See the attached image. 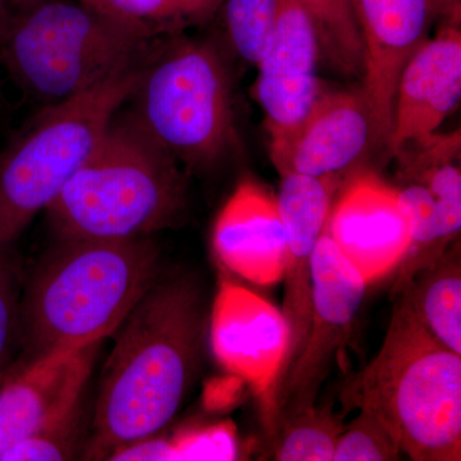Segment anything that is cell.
Returning a JSON list of instances; mask_svg holds the SVG:
<instances>
[{"label": "cell", "mask_w": 461, "mask_h": 461, "mask_svg": "<svg viewBox=\"0 0 461 461\" xmlns=\"http://www.w3.org/2000/svg\"><path fill=\"white\" fill-rule=\"evenodd\" d=\"M320 41L300 0H280L268 48L251 89L264 113L269 142L302 123L323 91L317 76Z\"/></svg>", "instance_id": "30bf717a"}, {"label": "cell", "mask_w": 461, "mask_h": 461, "mask_svg": "<svg viewBox=\"0 0 461 461\" xmlns=\"http://www.w3.org/2000/svg\"><path fill=\"white\" fill-rule=\"evenodd\" d=\"M313 21L321 53L346 76L364 74V47L353 0H300Z\"/></svg>", "instance_id": "ffe728a7"}, {"label": "cell", "mask_w": 461, "mask_h": 461, "mask_svg": "<svg viewBox=\"0 0 461 461\" xmlns=\"http://www.w3.org/2000/svg\"><path fill=\"white\" fill-rule=\"evenodd\" d=\"M144 58L74 98L41 108L3 149L0 247H14L89 159L130 99Z\"/></svg>", "instance_id": "52a82bcc"}, {"label": "cell", "mask_w": 461, "mask_h": 461, "mask_svg": "<svg viewBox=\"0 0 461 461\" xmlns=\"http://www.w3.org/2000/svg\"><path fill=\"white\" fill-rule=\"evenodd\" d=\"M153 41L80 0H18L0 29V60L44 108L139 62Z\"/></svg>", "instance_id": "5b68a950"}, {"label": "cell", "mask_w": 461, "mask_h": 461, "mask_svg": "<svg viewBox=\"0 0 461 461\" xmlns=\"http://www.w3.org/2000/svg\"><path fill=\"white\" fill-rule=\"evenodd\" d=\"M344 429L330 408L311 409L286 421L273 436V459L332 461L336 442Z\"/></svg>", "instance_id": "44dd1931"}, {"label": "cell", "mask_w": 461, "mask_h": 461, "mask_svg": "<svg viewBox=\"0 0 461 461\" xmlns=\"http://www.w3.org/2000/svg\"><path fill=\"white\" fill-rule=\"evenodd\" d=\"M346 402L372 414L409 459L461 460V355L437 342L399 300Z\"/></svg>", "instance_id": "277c9868"}, {"label": "cell", "mask_w": 461, "mask_h": 461, "mask_svg": "<svg viewBox=\"0 0 461 461\" xmlns=\"http://www.w3.org/2000/svg\"><path fill=\"white\" fill-rule=\"evenodd\" d=\"M160 275L151 238L60 239L23 293L21 366L103 342Z\"/></svg>", "instance_id": "7a4b0ae2"}, {"label": "cell", "mask_w": 461, "mask_h": 461, "mask_svg": "<svg viewBox=\"0 0 461 461\" xmlns=\"http://www.w3.org/2000/svg\"><path fill=\"white\" fill-rule=\"evenodd\" d=\"M460 21H446L403 67L397 83L390 157L433 135L461 98Z\"/></svg>", "instance_id": "9a60e30c"}, {"label": "cell", "mask_w": 461, "mask_h": 461, "mask_svg": "<svg viewBox=\"0 0 461 461\" xmlns=\"http://www.w3.org/2000/svg\"><path fill=\"white\" fill-rule=\"evenodd\" d=\"M206 323L200 282L187 272L160 275L114 332L85 459L108 460L171 423L198 377Z\"/></svg>", "instance_id": "6da1fadb"}, {"label": "cell", "mask_w": 461, "mask_h": 461, "mask_svg": "<svg viewBox=\"0 0 461 461\" xmlns=\"http://www.w3.org/2000/svg\"><path fill=\"white\" fill-rule=\"evenodd\" d=\"M186 176L129 113H117L89 159L47 208L59 239L150 238L186 208Z\"/></svg>", "instance_id": "3957f363"}, {"label": "cell", "mask_w": 461, "mask_h": 461, "mask_svg": "<svg viewBox=\"0 0 461 461\" xmlns=\"http://www.w3.org/2000/svg\"><path fill=\"white\" fill-rule=\"evenodd\" d=\"M460 5L461 0H432L436 16H442L446 21H460Z\"/></svg>", "instance_id": "4316f807"}, {"label": "cell", "mask_w": 461, "mask_h": 461, "mask_svg": "<svg viewBox=\"0 0 461 461\" xmlns=\"http://www.w3.org/2000/svg\"><path fill=\"white\" fill-rule=\"evenodd\" d=\"M375 141L377 130L362 89H323L302 123L269 145L280 175L346 178Z\"/></svg>", "instance_id": "8fae6325"}, {"label": "cell", "mask_w": 461, "mask_h": 461, "mask_svg": "<svg viewBox=\"0 0 461 461\" xmlns=\"http://www.w3.org/2000/svg\"><path fill=\"white\" fill-rule=\"evenodd\" d=\"M366 284L324 227L312 260V318L302 353L262 408L269 439L286 421L317 406L318 395L350 339Z\"/></svg>", "instance_id": "ba28073f"}, {"label": "cell", "mask_w": 461, "mask_h": 461, "mask_svg": "<svg viewBox=\"0 0 461 461\" xmlns=\"http://www.w3.org/2000/svg\"><path fill=\"white\" fill-rule=\"evenodd\" d=\"M280 0H224V27L230 47L245 62L257 66L271 41Z\"/></svg>", "instance_id": "7402d4cb"}, {"label": "cell", "mask_w": 461, "mask_h": 461, "mask_svg": "<svg viewBox=\"0 0 461 461\" xmlns=\"http://www.w3.org/2000/svg\"><path fill=\"white\" fill-rule=\"evenodd\" d=\"M402 455L384 427L368 411H359L339 433L332 461H393Z\"/></svg>", "instance_id": "cb8c5ba5"}, {"label": "cell", "mask_w": 461, "mask_h": 461, "mask_svg": "<svg viewBox=\"0 0 461 461\" xmlns=\"http://www.w3.org/2000/svg\"><path fill=\"white\" fill-rule=\"evenodd\" d=\"M281 176L278 211L286 230L284 303L281 314L287 329L286 353L280 375L266 402L302 353L312 318V260L323 233L341 177H312L300 173Z\"/></svg>", "instance_id": "7c38bea8"}, {"label": "cell", "mask_w": 461, "mask_h": 461, "mask_svg": "<svg viewBox=\"0 0 461 461\" xmlns=\"http://www.w3.org/2000/svg\"><path fill=\"white\" fill-rule=\"evenodd\" d=\"M395 300L437 342L461 355L460 240L433 266L418 273Z\"/></svg>", "instance_id": "ac0fdd59"}, {"label": "cell", "mask_w": 461, "mask_h": 461, "mask_svg": "<svg viewBox=\"0 0 461 461\" xmlns=\"http://www.w3.org/2000/svg\"><path fill=\"white\" fill-rule=\"evenodd\" d=\"M218 259L240 277L268 286L282 281L287 239L277 200L259 182H240L213 229Z\"/></svg>", "instance_id": "e0dca14e"}, {"label": "cell", "mask_w": 461, "mask_h": 461, "mask_svg": "<svg viewBox=\"0 0 461 461\" xmlns=\"http://www.w3.org/2000/svg\"><path fill=\"white\" fill-rule=\"evenodd\" d=\"M23 272L12 247H0V373L7 371L9 355L20 338Z\"/></svg>", "instance_id": "d4e9b609"}, {"label": "cell", "mask_w": 461, "mask_h": 461, "mask_svg": "<svg viewBox=\"0 0 461 461\" xmlns=\"http://www.w3.org/2000/svg\"><path fill=\"white\" fill-rule=\"evenodd\" d=\"M12 366H9L7 371L0 373V384H2L3 381H5V377L9 375V372H11Z\"/></svg>", "instance_id": "f1b7e54d"}, {"label": "cell", "mask_w": 461, "mask_h": 461, "mask_svg": "<svg viewBox=\"0 0 461 461\" xmlns=\"http://www.w3.org/2000/svg\"><path fill=\"white\" fill-rule=\"evenodd\" d=\"M100 344L45 362L12 366L0 384V459L83 399Z\"/></svg>", "instance_id": "2e32d148"}, {"label": "cell", "mask_w": 461, "mask_h": 461, "mask_svg": "<svg viewBox=\"0 0 461 461\" xmlns=\"http://www.w3.org/2000/svg\"><path fill=\"white\" fill-rule=\"evenodd\" d=\"M83 400L48 421L35 435L9 448L0 461L71 460L80 438Z\"/></svg>", "instance_id": "603a6c76"}, {"label": "cell", "mask_w": 461, "mask_h": 461, "mask_svg": "<svg viewBox=\"0 0 461 461\" xmlns=\"http://www.w3.org/2000/svg\"><path fill=\"white\" fill-rule=\"evenodd\" d=\"M218 362L239 375L263 402L280 375L287 329L276 306L248 288L223 281L211 320Z\"/></svg>", "instance_id": "5bb4252c"}, {"label": "cell", "mask_w": 461, "mask_h": 461, "mask_svg": "<svg viewBox=\"0 0 461 461\" xmlns=\"http://www.w3.org/2000/svg\"><path fill=\"white\" fill-rule=\"evenodd\" d=\"M168 439L171 460H238L241 455L230 423L186 429Z\"/></svg>", "instance_id": "484cf974"}, {"label": "cell", "mask_w": 461, "mask_h": 461, "mask_svg": "<svg viewBox=\"0 0 461 461\" xmlns=\"http://www.w3.org/2000/svg\"><path fill=\"white\" fill-rule=\"evenodd\" d=\"M326 230L368 285L395 272L411 244L397 187L363 167L342 182Z\"/></svg>", "instance_id": "9c48e42d"}, {"label": "cell", "mask_w": 461, "mask_h": 461, "mask_svg": "<svg viewBox=\"0 0 461 461\" xmlns=\"http://www.w3.org/2000/svg\"><path fill=\"white\" fill-rule=\"evenodd\" d=\"M148 41L208 25L224 0H80Z\"/></svg>", "instance_id": "d6986e66"}, {"label": "cell", "mask_w": 461, "mask_h": 461, "mask_svg": "<svg viewBox=\"0 0 461 461\" xmlns=\"http://www.w3.org/2000/svg\"><path fill=\"white\" fill-rule=\"evenodd\" d=\"M18 0H0V29L5 25V21H7L12 9L14 8Z\"/></svg>", "instance_id": "83f0119b"}, {"label": "cell", "mask_w": 461, "mask_h": 461, "mask_svg": "<svg viewBox=\"0 0 461 461\" xmlns=\"http://www.w3.org/2000/svg\"><path fill=\"white\" fill-rule=\"evenodd\" d=\"M364 47L362 91L378 140L386 147L393 129L397 83L403 67L429 38L432 0H353Z\"/></svg>", "instance_id": "4fadbf2b"}, {"label": "cell", "mask_w": 461, "mask_h": 461, "mask_svg": "<svg viewBox=\"0 0 461 461\" xmlns=\"http://www.w3.org/2000/svg\"><path fill=\"white\" fill-rule=\"evenodd\" d=\"M129 100L142 129L181 165L213 166L238 140L229 67L212 41L186 32L156 39Z\"/></svg>", "instance_id": "8992f818"}]
</instances>
